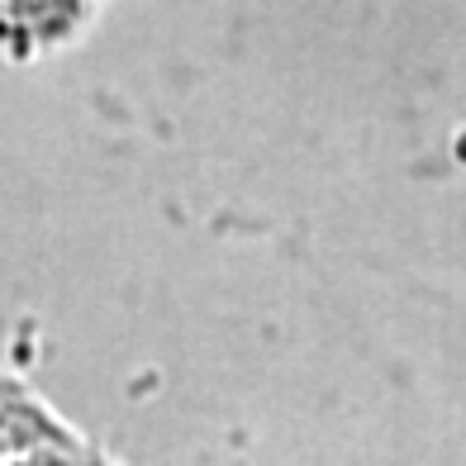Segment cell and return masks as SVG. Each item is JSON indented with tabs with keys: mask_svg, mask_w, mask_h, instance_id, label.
<instances>
[{
	"mask_svg": "<svg viewBox=\"0 0 466 466\" xmlns=\"http://www.w3.org/2000/svg\"><path fill=\"white\" fill-rule=\"evenodd\" d=\"M0 466H86L76 442L0 380Z\"/></svg>",
	"mask_w": 466,
	"mask_h": 466,
	"instance_id": "1",
	"label": "cell"
}]
</instances>
